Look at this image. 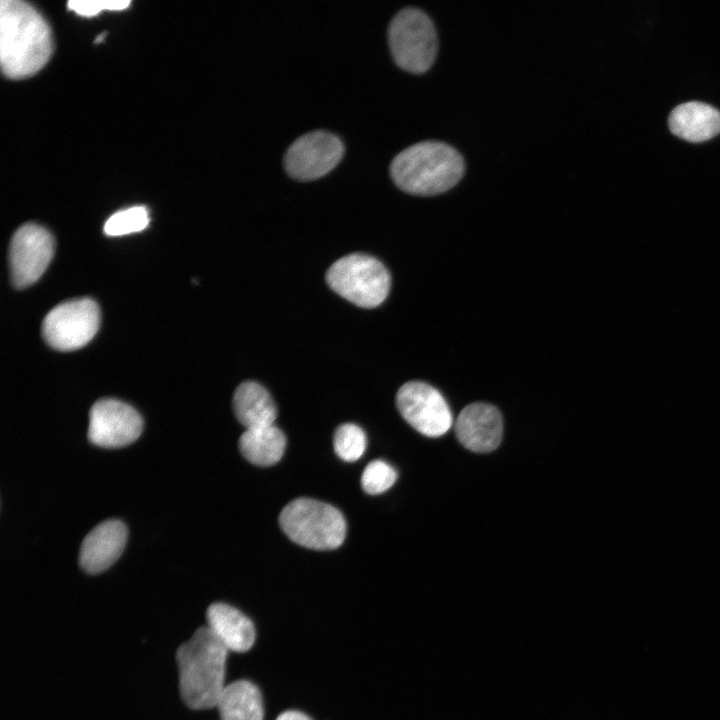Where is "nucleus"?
<instances>
[{
  "label": "nucleus",
  "mask_w": 720,
  "mask_h": 720,
  "mask_svg": "<svg viewBox=\"0 0 720 720\" xmlns=\"http://www.w3.org/2000/svg\"><path fill=\"white\" fill-rule=\"evenodd\" d=\"M333 446L339 458L346 462H354L366 449L365 432L354 423L341 424L334 432Z\"/></svg>",
  "instance_id": "6ab92c4d"
},
{
  "label": "nucleus",
  "mask_w": 720,
  "mask_h": 720,
  "mask_svg": "<svg viewBox=\"0 0 720 720\" xmlns=\"http://www.w3.org/2000/svg\"><path fill=\"white\" fill-rule=\"evenodd\" d=\"M397 480L396 470L383 460H373L364 468L361 486L370 495H378L393 486Z\"/></svg>",
  "instance_id": "412c9836"
},
{
  "label": "nucleus",
  "mask_w": 720,
  "mask_h": 720,
  "mask_svg": "<svg viewBox=\"0 0 720 720\" xmlns=\"http://www.w3.org/2000/svg\"><path fill=\"white\" fill-rule=\"evenodd\" d=\"M344 153L342 140L326 130H314L298 137L287 149V173L301 181L313 180L331 171Z\"/></svg>",
  "instance_id": "1a4fd4ad"
},
{
  "label": "nucleus",
  "mask_w": 720,
  "mask_h": 720,
  "mask_svg": "<svg viewBox=\"0 0 720 720\" xmlns=\"http://www.w3.org/2000/svg\"><path fill=\"white\" fill-rule=\"evenodd\" d=\"M53 52L51 29L43 16L20 0L0 3V62L10 79L27 78L50 59Z\"/></svg>",
  "instance_id": "f257e3e1"
},
{
  "label": "nucleus",
  "mask_w": 720,
  "mask_h": 720,
  "mask_svg": "<svg viewBox=\"0 0 720 720\" xmlns=\"http://www.w3.org/2000/svg\"><path fill=\"white\" fill-rule=\"evenodd\" d=\"M129 5V0H71L68 2L70 10L85 17L95 16L103 10H124Z\"/></svg>",
  "instance_id": "4be33fe9"
},
{
  "label": "nucleus",
  "mask_w": 720,
  "mask_h": 720,
  "mask_svg": "<svg viewBox=\"0 0 720 720\" xmlns=\"http://www.w3.org/2000/svg\"><path fill=\"white\" fill-rule=\"evenodd\" d=\"M454 430L457 439L466 449L476 453H488L501 443L502 415L491 404L474 402L459 413Z\"/></svg>",
  "instance_id": "f8f14e48"
},
{
  "label": "nucleus",
  "mask_w": 720,
  "mask_h": 720,
  "mask_svg": "<svg viewBox=\"0 0 720 720\" xmlns=\"http://www.w3.org/2000/svg\"><path fill=\"white\" fill-rule=\"evenodd\" d=\"M149 224V213L144 206H133L111 215L104 224L109 236H122L144 230Z\"/></svg>",
  "instance_id": "aec40b11"
},
{
  "label": "nucleus",
  "mask_w": 720,
  "mask_h": 720,
  "mask_svg": "<svg viewBox=\"0 0 720 720\" xmlns=\"http://www.w3.org/2000/svg\"><path fill=\"white\" fill-rule=\"evenodd\" d=\"M207 627L229 650L246 652L255 642L256 630L249 617L226 603L211 604L206 613Z\"/></svg>",
  "instance_id": "4468645a"
},
{
  "label": "nucleus",
  "mask_w": 720,
  "mask_h": 720,
  "mask_svg": "<svg viewBox=\"0 0 720 720\" xmlns=\"http://www.w3.org/2000/svg\"><path fill=\"white\" fill-rule=\"evenodd\" d=\"M228 649L207 627L198 628L179 646L176 661L179 691L184 704L193 710L216 707L225 688Z\"/></svg>",
  "instance_id": "f03ea898"
},
{
  "label": "nucleus",
  "mask_w": 720,
  "mask_h": 720,
  "mask_svg": "<svg viewBox=\"0 0 720 720\" xmlns=\"http://www.w3.org/2000/svg\"><path fill=\"white\" fill-rule=\"evenodd\" d=\"M464 169V160L454 147L434 140L412 144L399 152L390 165L395 184L407 193L421 196L451 189Z\"/></svg>",
  "instance_id": "7ed1b4c3"
},
{
  "label": "nucleus",
  "mask_w": 720,
  "mask_h": 720,
  "mask_svg": "<svg viewBox=\"0 0 720 720\" xmlns=\"http://www.w3.org/2000/svg\"><path fill=\"white\" fill-rule=\"evenodd\" d=\"M105 37H106V33L100 34V35L95 39V43H100V42H102V41L105 39Z\"/></svg>",
  "instance_id": "b1692460"
},
{
  "label": "nucleus",
  "mask_w": 720,
  "mask_h": 720,
  "mask_svg": "<svg viewBox=\"0 0 720 720\" xmlns=\"http://www.w3.org/2000/svg\"><path fill=\"white\" fill-rule=\"evenodd\" d=\"M396 406L405 421L427 437L444 435L453 423L450 408L442 394L425 382L403 384L396 394Z\"/></svg>",
  "instance_id": "6e6552de"
},
{
  "label": "nucleus",
  "mask_w": 720,
  "mask_h": 720,
  "mask_svg": "<svg viewBox=\"0 0 720 720\" xmlns=\"http://www.w3.org/2000/svg\"><path fill=\"white\" fill-rule=\"evenodd\" d=\"M388 42L394 61L408 72L427 71L437 55L435 26L416 7H405L395 14L388 27Z\"/></svg>",
  "instance_id": "423d86ee"
},
{
  "label": "nucleus",
  "mask_w": 720,
  "mask_h": 720,
  "mask_svg": "<svg viewBox=\"0 0 720 720\" xmlns=\"http://www.w3.org/2000/svg\"><path fill=\"white\" fill-rule=\"evenodd\" d=\"M673 134L690 142L706 141L720 132V112L702 102L680 104L669 116Z\"/></svg>",
  "instance_id": "2eb2a0df"
},
{
  "label": "nucleus",
  "mask_w": 720,
  "mask_h": 720,
  "mask_svg": "<svg viewBox=\"0 0 720 720\" xmlns=\"http://www.w3.org/2000/svg\"><path fill=\"white\" fill-rule=\"evenodd\" d=\"M221 720H263L262 694L253 682L237 680L225 686L216 705Z\"/></svg>",
  "instance_id": "f3484780"
},
{
  "label": "nucleus",
  "mask_w": 720,
  "mask_h": 720,
  "mask_svg": "<svg viewBox=\"0 0 720 720\" xmlns=\"http://www.w3.org/2000/svg\"><path fill=\"white\" fill-rule=\"evenodd\" d=\"M326 281L333 291L362 308L380 305L391 285L386 267L363 253L348 254L334 262L326 273Z\"/></svg>",
  "instance_id": "39448f33"
},
{
  "label": "nucleus",
  "mask_w": 720,
  "mask_h": 720,
  "mask_svg": "<svg viewBox=\"0 0 720 720\" xmlns=\"http://www.w3.org/2000/svg\"><path fill=\"white\" fill-rule=\"evenodd\" d=\"M142 429L140 414L120 400L104 398L91 407L87 435L90 442L97 446H126L140 436Z\"/></svg>",
  "instance_id": "9b49d317"
},
{
  "label": "nucleus",
  "mask_w": 720,
  "mask_h": 720,
  "mask_svg": "<svg viewBox=\"0 0 720 720\" xmlns=\"http://www.w3.org/2000/svg\"><path fill=\"white\" fill-rule=\"evenodd\" d=\"M241 454L252 464L268 467L276 464L286 447L284 433L273 425L246 429L239 438Z\"/></svg>",
  "instance_id": "a211bd4d"
},
{
  "label": "nucleus",
  "mask_w": 720,
  "mask_h": 720,
  "mask_svg": "<svg viewBox=\"0 0 720 720\" xmlns=\"http://www.w3.org/2000/svg\"><path fill=\"white\" fill-rule=\"evenodd\" d=\"M54 245L52 234L35 223L24 224L14 233L9 263L15 287L26 288L41 277L53 257Z\"/></svg>",
  "instance_id": "9d476101"
},
{
  "label": "nucleus",
  "mask_w": 720,
  "mask_h": 720,
  "mask_svg": "<svg viewBox=\"0 0 720 720\" xmlns=\"http://www.w3.org/2000/svg\"><path fill=\"white\" fill-rule=\"evenodd\" d=\"M127 528L120 520H107L93 528L84 538L79 563L90 574L108 569L122 554Z\"/></svg>",
  "instance_id": "ddd939ff"
},
{
  "label": "nucleus",
  "mask_w": 720,
  "mask_h": 720,
  "mask_svg": "<svg viewBox=\"0 0 720 720\" xmlns=\"http://www.w3.org/2000/svg\"><path fill=\"white\" fill-rule=\"evenodd\" d=\"M279 525L291 541L314 550L338 548L346 535L342 513L330 504L311 498L289 502L279 515Z\"/></svg>",
  "instance_id": "20e7f679"
},
{
  "label": "nucleus",
  "mask_w": 720,
  "mask_h": 720,
  "mask_svg": "<svg viewBox=\"0 0 720 720\" xmlns=\"http://www.w3.org/2000/svg\"><path fill=\"white\" fill-rule=\"evenodd\" d=\"M100 310L90 298L60 303L45 316L42 334L52 348L70 351L86 345L96 334Z\"/></svg>",
  "instance_id": "0eeeda50"
},
{
  "label": "nucleus",
  "mask_w": 720,
  "mask_h": 720,
  "mask_svg": "<svg viewBox=\"0 0 720 720\" xmlns=\"http://www.w3.org/2000/svg\"><path fill=\"white\" fill-rule=\"evenodd\" d=\"M276 720H313L304 712L298 710H287L282 712Z\"/></svg>",
  "instance_id": "5701e85b"
},
{
  "label": "nucleus",
  "mask_w": 720,
  "mask_h": 720,
  "mask_svg": "<svg viewBox=\"0 0 720 720\" xmlns=\"http://www.w3.org/2000/svg\"><path fill=\"white\" fill-rule=\"evenodd\" d=\"M233 409L236 418L246 429L273 425L277 417L271 395L255 381H245L236 388Z\"/></svg>",
  "instance_id": "dca6fc26"
}]
</instances>
